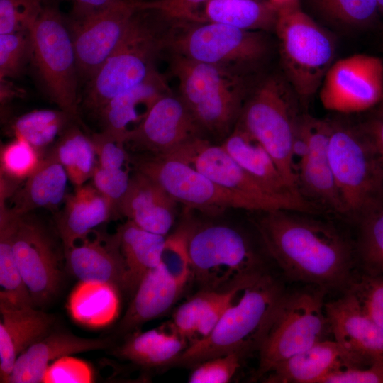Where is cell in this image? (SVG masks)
I'll use <instances>...</instances> for the list:
<instances>
[{
	"instance_id": "obj_1",
	"label": "cell",
	"mask_w": 383,
	"mask_h": 383,
	"mask_svg": "<svg viewBox=\"0 0 383 383\" xmlns=\"http://www.w3.org/2000/svg\"><path fill=\"white\" fill-rule=\"evenodd\" d=\"M261 245L290 279L344 292L353 279L355 248L333 224L284 209L256 212Z\"/></svg>"
},
{
	"instance_id": "obj_2",
	"label": "cell",
	"mask_w": 383,
	"mask_h": 383,
	"mask_svg": "<svg viewBox=\"0 0 383 383\" xmlns=\"http://www.w3.org/2000/svg\"><path fill=\"white\" fill-rule=\"evenodd\" d=\"M287 290L282 281L265 270L243 287L211 332L190 344L168 366L192 368L199 362L231 352L245 357L259 351Z\"/></svg>"
},
{
	"instance_id": "obj_3",
	"label": "cell",
	"mask_w": 383,
	"mask_h": 383,
	"mask_svg": "<svg viewBox=\"0 0 383 383\" xmlns=\"http://www.w3.org/2000/svg\"><path fill=\"white\" fill-rule=\"evenodd\" d=\"M163 52L209 64L246 79H256L269 60L270 33L204 21L169 19Z\"/></svg>"
},
{
	"instance_id": "obj_4",
	"label": "cell",
	"mask_w": 383,
	"mask_h": 383,
	"mask_svg": "<svg viewBox=\"0 0 383 383\" xmlns=\"http://www.w3.org/2000/svg\"><path fill=\"white\" fill-rule=\"evenodd\" d=\"M164 52L169 74L177 84L175 92L188 107L203 136L222 142L235 128L258 79L240 77L209 64Z\"/></svg>"
},
{
	"instance_id": "obj_5",
	"label": "cell",
	"mask_w": 383,
	"mask_h": 383,
	"mask_svg": "<svg viewBox=\"0 0 383 383\" xmlns=\"http://www.w3.org/2000/svg\"><path fill=\"white\" fill-rule=\"evenodd\" d=\"M192 279L199 290L233 287L267 269L265 254L240 228L222 222L185 216Z\"/></svg>"
},
{
	"instance_id": "obj_6",
	"label": "cell",
	"mask_w": 383,
	"mask_h": 383,
	"mask_svg": "<svg viewBox=\"0 0 383 383\" xmlns=\"http://www.w3.org/2000/svg\"><path fill=\"white\" fill-rule=\"evenodd\" d=\"M166 26L167 19L157 11L136 9L121 43L88 81L87 108L99 112L113 98L157 70Z\"/></svg>"
},
{
	"instance_id": "obj_7",
	"label": "cell",
	"mask_w": 383,
	"mask_h": 383,
	"mask_svg": "<svg viewBox=\"0 0 383 383\" xmlns=\"http://www.w3.org/2000/svg\"><path fill=\"white\" fill-rule=\"evenodd\" d=\"M296 99H299L283 74L265 73L250 90L236 124L263 145L289 186L299 192L293 160L300 116Z\"/></svg>"
},
{
	"instance_id": "obj_8",
	"label": "cell",
	"mask_w": 383,
	"mask_h": 383,
	"mask_svg": "<svg viewBox=\"0 0 383 383\" xmlns=\"http://www.w3.org/2000/svg\"><path fill=\"white\" fill-rule=\"evenodd\" d=\"M328 157L345 211L358 224L383 206V165L361 127L333 122Z\"/></svg>"
},
{
	"instance_id": "obj_9",
	"label": "cell",
	"mask_w": 383,
	"mask_h": 383,
	"mask_svg": "<svg viewBox=\"0 0 383 383\" xmlns=\"http://www.w3.org/2000/svg\"><path fill=\"white\" fill-rule=\"evenodd\" d=\"M274 33L282 74L299 100L306 102L334 62L333 41L299 4L279 7Z\"/></svg>"
},
{
	"instance_id": "obj_10",
	"label": "cell",
	"mask_w": 383,
	"mask_h": 383,
	"mask_svg": "<svg viewBox=\"0 0 383 383\" xmlns=\"http://www.w3.org/2000/svg\"><path fill=\"white\" fill-rule=\"evenodd\" d=\"M327 292L309 284L287 292L259 349L253 379H262L275 365L327 339L331 334L325 311Z\"/></svg>"
},
{
	"instance_id": "obj_11",
	"label": "cell",
	"mask_w": 383,
	"mask_h": 383,
	"mask_svg": "<svg viewBox=\"0 0 383 383\" xmlns=\"http://www.w3.org/2000/svg\"><path fill=\"white\" fill-rule=\"evenodd\" d=\"M30 33L32 62L46 94L60 109L76 118L79 78L78 65L67 21L57 4L45 0Z\"/></svg>"
},
{
	"instance_id": "obj_12",
	"label": "cell",
	"mask_w": 383,
	"mask_h": 383,
	"mask_svg": "<svg viewBox=\"0 0 383 383\" xmlns=\"http://www.w3.org/2000/svg\"><path fill=\"white\" fill-rule=\"evenodd\" d=\"M162 156L179 160L246 198L257 207L258 212L284 209L312 215L321 211L300 194H279L268 189L244 170L221 144H213L204 137H196Z\"/></svg>"
},
{
	"instance_id": "obj_13",
	"label": "cell",
	"mask_w": 383,
	"mask_h": 383,
	"mask_svg": "<svg viewBox=\"0 0 383 383\" xmlns=\"http://www.w3.org/2000/svg\"><path fill=\"white\" fill-rule=\"evenodd\" d=\"M129 153L134 170L154 179L178 203L189 209L212 215L228 209L259 211L250 200L217 184L179 160L167 156Z\"/></svg>"
},
{
	"instance_id": "obj_14",
	"label": "cell",
	"mask_w": 383,
	"mask_h": 383,
	"mask_svg": "<svg viewBox=\"0 0 383 383\" xmlns=\"http://www.w3.org/2000/svg\"><path fill=\"white\" fill-rule=\"evenodd\" d=\"M327 110L351 113L383 100V62L375 56L356 54L333 63L320 89Z\"/></svg>"
},
{
	"instance_id": "obj_15",
	"label": "cell",
	"mask_w": 383,
	"mask_h": 383,
	"mask_svg": "<svg viewBox=\"0 0 383 383\" xmlns=\"http://www.w3.org/2000/svg\"><path fill=\"white\" fill-rule=\"evenodd\" d=\"M13 249L18 271L34 306L48 304L60 288L59 260L48 231L30 213L16 216Z\"/></svg>"
},
{
	"instance_id": "obj_16",
	"label": "cell",
	"mask_w": 383,
	"mask_h": 383,
	"mask_svg": "<svg viewBox=\"0 0 383 383\" xmlns=\"http://www.w3.org/2000/svg\"><path fill=\"white\" fill-rule=\"evenodd\" d=\"M135 10L133 0H119L101 11L67 20L79 78L89 81L112 55L125 36Z\"/></svg>"
},
{
	"instance_id": "obj_17",
	"label": "cell",
	"mask_w": 383,
	"mask_h": 383,
	"mask_svg": "<svg viewBox=\"0 0 383 383\" xmlns=\"http://www.w3.org/2000/svg\"><path fill=\"white\" fill-rule=\"evenodd\" d=\"M196 137L204 136L188 107L172 90L155 103L125 143L131 153L162 156Z\"/></svg>"
},
{
	"instance_id": "obj_18",
	"label": "cell",
	"mask_w": 383,
	"mask_h": 383,
	"mask_svg": "<svg viewBox=\"0 0 383 383\" xmlns=\"http://www.w3.org/2000/svg\"><path fill=\"white\" fill-rule=\"evenodd\" d=\"M308 149L296 165L297 187L300 194L320 209L345 218L328 157V144L333 122L301 116Z\"/></svg>"
},
{
	"instance_id": "obj_19",
	"label": "cell",
	"mask_w": 383,
	"mask_h": 383,
	"mask_svg": "<svg viewBox=\"0 0 383 383\" xmlns=\"http://www.w3.org/2000/svg\"><path fill=\"white\" fill-rule=\"evenodd\" d=\"M333 340L364 360L368 365L383 360V328L362 310L350 293L325 303Z\"/></svg>"
},
{
	"instance_id": "obj_20",
	"label": "cell",
	"mask_w": 383,
	"mask_h": 383,
	"mask_svg": "<svg viewBox=\"0 0 383 383\" xmlns=\"http://www.w3.org/2000/svg\"><path fill=\"white\" fill-rule=\"evenodd\" d=\"M367 366L335 340L326 339L275 365L262 379L265 383H320L333 372Z\"/></svg>"
},
{
	"instance_id": "obj_21",
	"label": "cell",
	"mask_w": 383,
	"mask_h": 383,
	"mask_svg": "<svg viewBox=\"0 0 383 383\" xmlns=\"http://www.w3.org/2000/svg\"><path fill=\"white\" fill-rule=\"evenodd\" d=\"M0 382L9 383L18 356L49 333L53 316L33 306H19L0 295Z\"/></svg>"
},
{
	"instance_id": "obj_22",
	"label": "cell",
	"mask_w": 383,
	"mask_h": 383,
	"mask_svg": "<svg viewBox=\"0 0 383 383\" xmlns=\"http://www.w3.org/2000/svg\"><path fill=\"white\" fill-rule=\"evenodd\" d=\"M177 204L159 183L134 170L120 213L147 231L167 236L176 221Z\"/></svg>"
},
{
	"instance_id": "obj_23",
	"label": "cell",
	"mask_w": 383,
	"mask_h": 383,
	"mask_svg": "<svg viewBox=\"0 0 383 383\" xmlns=\"http://www.w3.org/2000/svg\"><path fill=\"white\" fill-rule=\"evenodd\" d=\"M112 345L111 339L87 338L69 332L52 331L17 358L9 383H39L48 367L57 360L77 353L101 350Z\"/></svg>"
},
{
	"instance_id": "obj_24",
	"label": "cell",
	"mask_w": 383,
	"mask_h": 383,
	"mask_svg": "<svg viewBox=\"0 0 383 383\" xmlns=\"http://www.w3.org/2000/svg\"><path fill=\"white\" fill-rule=\"evenodd\" d=\"M172 91L167 77L157 70L143 82L113 98L99 111L102 131L126 143L155 103Z\"/></svg>"
},
{
	"instance_id": "obj_25",
	"label": "cell",
	"mask_w": 383,
	"mask_h": 383,
	"mask_svg": "<svg viewBox=\"0 0 383 383\" xmlns=\"http://www.w3.org/2000/svg\"><path fill=\"white\" fill-rule=\"evenodd\" d=\"M187 284L160 263L142 279L118 324V331L132 333L152 319L168 312L183 294Z\"/></svg>"
},
{
	"instance_id": "obj_26",
	"label": "cell",
	"mask_w": 383,
	"mask_h": 383,
	"mask_svg": "<svg viewBox=\"0 0 383 383\" xmlns=\"http://www.w3.org/2000/svg\"><path fill=\"white\" fill-rule=\"evenodd\" d=\"M65 255L69 271L81 282L106 283L123 292L126 270L116 233L87 236L65 249Z\"/></svg>"
},
{
	"instance_id": "obj_27",
	"label": "cell",
	"mask_w": 383,
	"mask_h": 383,
	"mask_svg": "<svg viewBox=\"0 0 383 383\" xmlns=\"http://www.w3.org/2000/svg\"><path fill=\"white\" fill-rule=\"evenodd\" d=\"M111 216L109 202L92 184L76 187L74 194L66 196L64 208L57 218L64 250L86 238Z\"/></svg>"
},
{
	"instance_id": "obj_28",
	"label": "cell",
	"mask_w": 383,
	"mask_h": 383,
	"mask_svg": "<svg viewBox=\"0 0 383 383\" xmlns=\"http://www.w3.org/2000/svg\"><path fill=\"white\" fill-rule=\"evenodd\" d=\"M189 345L170 322L145 332L130 333L114 352L118 357L146 369H167Z\"/></svg>"
},
{
	"instance_id": "obj_29",
	"label": "cell",
	"mask_w": 383,
	"mask_h": 383,
	"mask_svg": "<svg viewBox=\"0 0 383 383\" xmlns=\"http://www.w3.org/2000/svg\"><path fill=\"white\" fill-rule=\"evenodd\" d=\"M125 265L123 293L132 298L144 276L161 262L166 237L127 220L116 232Z\"/></svg>"
},
{
	"instance_id": "obj_30",
	"label": "cell",
	"mask_w": 383,
	"mask_h": 383,
	"mask_svg": "<svg viewBox=\"0 0 383 383\" xmlns=\"http://www.w3.org/2000/svg\"><path fill=\"white\" fill-rule=\"evenodd\" d=\"M221 145L244 170L268 189L279 194L301 195L289 186L263 145L239 125H235Z\"/></svg>"
},
{
	"instance_id": "obj_31",
	"label": "cell",
	"mask_w": 383,
	"mask_h": 383,
	"mask_svg": "<svg viewBox=\"0 0 383 383\" xmlns=\"http://www.w3.org/2000/svg\"><path fill=\"white\" fill-rule=\"evenodd\" d=\"M279 11V7L268 0H208L191 20L274 33Z\"/></svg>"
},
{
	"instance_id": "obj_32",
	"label": "cell",
	"mask_w": 383,
	"mask_h": 383,
	"mask_svg": "<svg viewBox=\"0 0 383 383\" xmlns=\"http://www.w3.org/2000/svg\"><path fill=\"white\" fill-rule=\"evenodd\" d=\"M67 179L65 168L50 151L16 192L13 206L9 209L17 215H23L39 208H56L66 198Z\"/></svg>"
},
{
	"instance_id": "obj_33",
	"label": "cell",
	"mask_w": 383,
	"mask_h": 383,
	"mask_svg": "<svg viewBox=\"0 0 383 383\" xmlns=\"http://www.w3.org/2000/svg\"><path fill=\"white\" fill-rule=\"evenodd\" d=\"M118 290L101 282H81L72 291L68 309L72 318L84 326L99 328L112 322L119 309Z\"/></svg>"
},
{
	"instance_id": "obj_34",
	"label": "cell",
	"mask_w": 383,
	"mask_h": 383,
	"mask_svg": "<svg viewBox=\"0 0 383 383\" xmlns=\"http://www.w3.org/2000/svg\"><path fill=\"white\" fill-rule=\"evenodd\" d=\"M51 151L65 168L69 180L80 187L91 178L96 157L91 137L70 125L57 138Z\"/></svg>"
},
{
	"instance_id": "obj_35",
	"label": "cell",
	"mask_w": 383,
	"mask_h": 383,
	"mask_svg": "<svg viewBox=\"0 0 383 383\" xmlns=\"http://www.w3.org/2000/svg\"><path fill=\"white\" fill-rule=\"evenodd\" d=\"M17 215L1 197L0 214V295L19 306H33L30 293L18 271L13 249V235Z\"/></svg>"
},
{
	"instance_id": "obj_36",
	"label": "cell",
	"mask_w": 383,
	"mask_h": 383,
	"mask_svg": "<svg viewBox=\"0 0 383 383\" xmlns=\"http://www.w3.org/2000/svg\"><path fill=\"white\" fill-rule=\"evenodd\" d=\"M74 118L61 109L35 110L18 117L12 129L15 137L23 138L40 151L58 138Z\"/></svg>"
},
{
	"instance_id": "obj_37",
	"label": "cell",
	"mask_w": 383,
	"mask_h": 383,
	"mask_svg": "<svg viewBox=\"0 0 383 383\" xmlns=\"http://www.w3.org/2000/svg\"><path fill=\"white\" fill-rule=\"evenodd\" d=\"M359 227L356 263L361 272L383 274V206L364 218Z\"/></svg>"
},
{
	"instance_id": "obj_38",
	"label": "cell",
	"mask_w": 383,
	"mask_h": 383,
	"mask_svg": "<svg viewBox=\"0 0 383 383\" xmlns=\"http://www.w3.org/2000/svg\"><path fill=\"white\" fill-rule=\"evenodd\" d=\"M313 7L328 21L346 26L368 23L379 11L376 0H311Z\"/></svg>"
},
{
	"instance_id": "obj_39",
	"label": "cell",
	"mask_w": 383,
	"mask_h": 383,
	"mask_svg": "<svg viewBox=\"0 0 383 383\" xmlns=\"http://www.w3.org/2000/svg\"><path fill=\"white\" fill-rule=\"evenodd\" d=\"M32 58L30 30L0 34V80L18 77Z\"/></svg>"
},
{
	"instance_id": "obj_40",
	"label": "cell",
	"mask_w": 383,
	"mask_h": 383,
	"mask_svg": "<svg viewBox=\"0 0 383 383\" xmlns=\"http://www.w3.org/2000/svg\"><path fill=\"white\" fill-rule=\"evenodd\" d=\"M42 159L39 150L23 138L15 137L1 149V172L13 181L26 179Z\"/></svg>"
},
{
	"instance_id": "obj_41",
	"label": "cell",
	"mask_w": 383,
	"mask_h": 383,
	"mask_svg": "<svg viewBox=\"0 0 383 383\" xmlns=\"http://www.w3.org/2000/svg\"><path fill=\"white\" fill-rule=\"evenodd\" d=\"M344 292L353 296L366 315L383 328V274H354Z\"/></svg>"
},
{
	"instance_id": "obj_42",
	"label": "cell",
	"mask_w": 383,
	"mask_h": 383,
	"mask_svg": "<svg viewBox=\"0 0 383 383\" xmlns=\"http://www.w3.org/2000/svg\"><path fill=\"white\" fill-rule=\"evenodd\" d=\"M45 0H0V34L30 30Z\"/></svg>"
},
{
	"instance_id": "obj_43",
	"label": "cell",
	"mask_w": 383,
	"mask_h": 383,
	"mask_svg": "<svg viewBox=\"0 0 383 383\" xmlns=\"http://www.w3.org/2000/svg\"><path fill=\"white\" fill-rule=\"evenodd\" d=\"M245 357H246L242 353L234 351L202 361L192 367L188 382H229Z\"/></svg>"
},
{
	"instance_id": "obj_44",
	"label": "cell",
	"mask_w": 383,
	"mask_h": 383,
	"mask_svg": "<svg viewBox=\"0 0 383 383\" xmlns=\"http://www.w3.org/2000/svg\"><path fill=\"white\" fill-rule=\"evenodd\" d=\"M128 169H108L96 164L91 177L93 186L109 202L112 216L121 215V204L128 190L131 175Z\"/></svg>"
},
{
	"instance_id": "obj_45",
	"label": "cell",
	"mask_w": 383,
	"mask_h": 383,
	"mask_svg": "<svg viewBox=\"0 0 383 383\" xmlns=\"http://www.w3.org/2000/svg\"><path fill=\"white\" fill-rule=\"evenodd\" d=\"M98 165L104 168L118 169L130 165V153L121 138L102 131L91 137Z\"/></svg>"
},
{
	"instance_id": "obj_46",
	"label": "cell",
	"mask_w": 383,
	"mask_h": 383,
	"mask_svg": "<svg viewBox=\"0 0 383 383\" xmlns=\"http://www.w3.org/2000/svg\"><path fill=\"white\" fill-rule=\"evenodd\" d=\"M92 373L84 362L65 356L53 362L47 369L43 382H90Z\"/></svg>"
},
{
	"instance_id": "obj_47",
	"label": "cell",
	"mask_w": 383,
	"mask_h": 383,
	"mask_svg": "<svg viewBox=\"0 0 383 383\" xmlns=\"http://www.w3.org/2000/svg\"><path fill=\"white\" fill-rule=\"evenodd\" d=\"M208 0H133L138 9H151L169 19H192Z\"/></svg>"
},
{
	"instance_id": "obj_48",
	"label": "cell",
	"mask_w": 383,
	"mask_h": 383,
	"mask_svg": "<svg viewBox=\"0 0 383 383\" xmlns=\"http://www.w3.org/2000/svg\"><path fill=\"white\" fill-rule=\"evenodd\" d=\"M320 383H383V360L361 368H350L333 372Z\"/></svg>"
},
{
	"instance_id": "obj_49",
	"label": "cell",
	"mask_w": 383,
	"mask_h": 383,
	"mask_svg": "<svg viewBox=\"0 0 383 383\" xmlns=\"http://www.w3.org/2000/svg\"><path fill=\"white\" fill-rule=\"evenodd\" d=\"M72 4L70 18L79 19L101 11L119 0H69Z\"/></svg>"
},
{
	"instance_id": "obj_50",
	"label": "cell",
	"mask_w": 383,
	"mask_h": 383,
	"mask_svg": "<svg viewBox=\"0 0 383 383\" xmlns=\"http://www.w3.org/2000/svg\"><path fill=\"white\" fill-rule=\"evenodd\" d=\"M361 128L374 145L383 165V113L380 118L365 123Z\"/></svg>"
},
{
	"instance_id": "obj_51",
	"label": "cell",
	"mask_w": 383,
	"mask_h": 383,
	"mask_svg": "<svg viewBox=\"0 0 383 383\" xmlns=\"http://www.w3.org/2000/svg\"><path fill=\"white\" fill-rule=\"evenodd\" d=\"M279 7L299 5V0H268Z\"/></svg>"
},
{
	"instance_id": "obj_52",
	"label": "cell",
	"mask_w": 383,
	"mask_h": 383,
	"mask_svg": "<svg viewBox=\"0 0 383 383\" xmlns=\"http://www.w3.org/2000/svg\"><path fill=\"white\" fill-rule=\"evenodd\" d=\"M379 10L383 11V0H376Z\"/></svg>"
},
{
	"instance_id": "obj_53",
	"label": "cell",
	"mask_w": 383,
	"mask_h": 383,
	"mask_svg": "<svg viewBox=\"0 0 383 383\" xmlns=\"http://www.w3.org/2000/svg\"><path fill=\"white\" fill-rule=\"evenodd\" d=\"M382 113H383V109H382Z\"/></svg>"
}]
</instances>
